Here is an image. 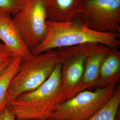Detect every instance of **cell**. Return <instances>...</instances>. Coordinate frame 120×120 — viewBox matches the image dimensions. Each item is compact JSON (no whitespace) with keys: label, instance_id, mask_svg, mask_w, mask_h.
I'll use <instances>...</instances> for the list:
<instances>
[{"label":"cell","instance_id":"obj_1","mask_svg":"<svg viewBox=\"0 0 120 120\" xmlns=\"http://www.w3.org/2000/svg\"><path fill=\"white\" fill-rule=\"evenodd\" d=\"M61 63L38 88L18 96L7 108L16 120H49L64 101L60 76Z\"/></svg>","mask_w":120,"mask_h":120},{"label":"cell","instance_id":"obj_2","mask_svg":"<svg viewBox=\"0 0 120 120\" xmlns=\"http://www.w3.org/2000/svg\"><path fill=\"white\" fill-rule=\"evenodd\" d=\"M47 34L43 41L31 50L33 55L49 49L76 46L88 43L101 44L110 49H119L120 33H102L92 30L80 20L63 22L48 21Z\"/></svg>","mask_w":120,"mask_h":120},{"label":"cell","instance_id":"obj_3","mask_svg":"<svg viewBox=\"0 0 120 120\" xmlns=\"http://www.w3.org/2000/svg\"><path fill=\"white\" fill-rule=\"evenodd\" d=\"M73 47L47 50L22 58L17 72L9 85L6 99L7 105L23 93L38 88L53 73L72 50Z\"/></svg>","mask_w":120,"mask_h":120},{"label":"cell","instance_id":"obj_4","mask_svg":"<svg viewBox=\"0 0 120 120\" xmlns=\"http://www.w3.org/2000/svg\"><path fill=\"white\" fill-rule=\"evenodd\" d=\"M116 87L81 91L60 105L49 120H88L111 98Z\"/></svg>","mask_w":120,"mask_h":120},{"label":"cell","instance_id":"obj_5","mask_svg":"<svg viewBox=\"0 0 120 120\" xmlns=\"http://www.w3.org/2000/svg\"><path fill=\"white\" fill-rule=\"evenodd\" d=\"M12 18L31 51L45 38L48 31L45 0H26L22 9Z\"/></svg>","mask_w":120,"mask_h":120},{"label":"cell","instance_id":"obj_6","mask_svg":"<svg viewBox=\"0 0 120 120\" xmlns=\"http://www.w3.org/2000/svg\"><path fill=\"white\" fill-rule=\"evenodd\" d=\"M77 17L92 30L120 33V0H86Z\"/></svg>","mask_w":120,"mask_h":120},{"label":"cell","instance_id":"obj_7","mask_svg":"<svg viewBox=\"0 0 120 120\" xmlns=\"http://www.w3.org/2000/svg\"><path fill=\"white\" fill-rule=\"evenodd\" d=\"M97 44L88 43L73 46L61 63L60 76L64 101L82 91L85 60Z\"/></svg>","mask_w":120,"mask_h":120},{"label":"cell","instance_id":"obj_8","mask_svg":"<svg viewBox=\"0 0 120 120\" xmlns=\"http://www.w3.org/2000/svg\"><path fill=\"white\" fill-rule=\"evenodd\" d=\"M11 15L8 13L0 12V41L14 57L24 58L32 54L24 42Z\"/></svg>","mask_w":120,"mask_h":120},{"label":"cell","instance_id":"obj_9","mask_svg":"<svg viewBox=\"0 0 120 120\" xmlns=\"http://www.w3.org/2000/svg\"><path fill=\"white\" fill-rule=\"evenodd\" d=\"M120 80V52L110 49L102 60L94 90L116 87Z\"/></svg>","mask_w":120,"mask_h":120},{"label":"cell","instance_id":"obj_10","mask_svg":"<svg viewBox=\"0 0 120 120\" xmlns=\"http://www.w3.org/2000/svg\"><path fill=\"white\" fill-rule=\"evenodd\" d=\"M86 0H45L48 20L54 22L72 21L81 13Z\"/></svg>","mask_w":120,"mask_h":120},{"label":"cell","instance_id":"obj_11","mask_svg":"<svg viewBox=\"0 0 120 120\" xmlns=\"http://www.w3.org/2000/svg\"><path fill=\"white\" fill-rule=\"evenodd\" d=\"M110 48L101 44H97L87 56L82 83V91L93 90L98 78L102 60Z\"/></svg>","mask_w":120,"mask_h":120},{"label":"cell","instance_id":"obj_12","mask_svg":"<svg viewBox=\"0 0 120 120\" xmlns=\"http://www.w3.org/2000/svg\"><path fill=\"white\" fill-rule=\"evenodd\" d=\"M22 60L21 57H14L8 67L0 76V115L7 107L6 94L10 82L17 72Z\"/></svg>","mask_w":120,"mask_h":120},{"label":"cell","instance_id":"obj_13","mask_svg":"<svg viewBox=\"0 0 120 120\" xmlns=\"http://www.w3.org/2000/svg\"><path fill=\"white\" fill-rule=\"evenodd\" d=\"M120 86H117L111 98L102 107L88 120H115L116 113L120 109Z\"/></svg>","mask_w":120,"mask_h":120},{"label":"cell","instance_id":"obj_14","mask_svg":"<svg viewBox=\"0 0 120 120\" xmlns=\"http://www.w3.org/2000/svg\"><path fill=\"white\" fill-rule=\"evenodd\" d=\"M26 0H0V12L14 15L22 9Z\"/></svg>","mask_w":120,"mask_h":120},{"label":"cell","instance_id":"obj_15","mask_svg":"<svg viewBox=\"0 0 120 120\" xmlns=\"http://www.w3.org/2000/svg\"><path fill=\"white\" fill-rule=\"evenodd\" d=\"M14 57L8 49L0 41V76L8 67Z\"/></svg>","mask_w":120,"mask_h":120},{"label":"cell","instance_id":"obj_16","mask_svg":"<svg viewBox=\"0 0 120 120\" xmlns=\"http://www.w3.org/2000/svg\"><path fill=\"white\" fill-rule=\"evenodd\" d=\"M0 120H16L15 116L7 107L0 115Z\"/></svg>","mask_w":120,"mask_h":120},{"label":"cell","instance_id":"obj_17","mask_svg":"<svg viewBox=\"0 0 120 120\" xmlns=\"http://www.w3.org/2000/svg\"><path fill=\"white\" fill-rule=\"evenodd\" d=\"M120 109L117 112L116 114L115 117V120H120Z\"/></svg>","mask_w":120,"mask_h":120}]
</instances>
